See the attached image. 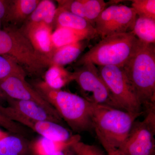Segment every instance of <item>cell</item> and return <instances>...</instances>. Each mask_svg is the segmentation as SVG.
<instances>
[{
  "mask_svg": "<svg viewBox=\"0 0 155 155\" xmlns=\"http://www.w3.org/2000/svg\"><path fill=\"white\" fill-rule=\"evenodd\" d=\"M142 43L132 31L107 36L81 56L75 65L78 67L92 63L98 67L122 68Z\"/></svg>",
  "mask_w": 155,
  "mask_h": 155,
  "instance_id": "obj_3",
  "label": "cell"
},
{
  "mask_svg": "<svg viewBox=\"0 0 155 155\" xmlns=\"http://www.w3.org/2000/svg\"><path fill=\"white\" fill-rule=\"evenodd\" d=\"M71 148L75 155H105L100 148L96 145L87 144L79 140L72 145Z\"/></svg>",
  "mask_w": 155,
  "mask_h": 155,
  "instance_id": "obj_24",
  "label": "cell"
},
{
  "mask_svg": "<svg viewBox=\"0 0 155 155\" xmlns=\"http://www.w3.org/2000/svg\"><path fill=\"white\" fill-rule=\"evenodd\" d=\"M132 31L142 42L155 45V19L137 17Z\"/></svg>",
  "mask_w": 155,
  "mask_h": 155,
  "instance_id": "obj_22",
  "label": "cell"
},
{
  "mask_svg": "<svg viewBox=\"0 0 155 155\" xmlns=\"http://www.w3.org/2000/svg\"><path fill=\"white\" fill-rule=\"evenodd\" d=\"M131 8L137 17L155 19V0H133Z\"/></svg>",
  "mask_w": 155,
  "mask_h": 155,
  "instance_id": "obj_23",
  "label": "cell"
},
{
  "mask_svg": "<svg viewBox=\"0 0 155 155\" xmlns=\"http://www.w3.org/2000/svg\"><path fill=\"white\" fill-rule=\"evenodd\" d=\"M7 99V97L6 96L5 94L4 93V92L2 91L1 89L0 88V101H4V100L6 101Z\"/></svg>",
  "mask_w": 155,
  "mask_h": 155,
  "instance_id": "obj_30",
  "label": "cell"
},
{
  "mask_svg": "<svg viewBox=\"0 0 155 155\" xmlns=\"http://www.w3.org/2000/svg\"><path fill=\"white\" fill-rule=\"evenodd\" d=\"M92 39L91 37L86 34L62 27L56 28L51 35L54 50L82 41H90Z\"/></svg>",
  "mask_w": 155,
  "mask_h": 155,
  "instance_id": "obj_21",
  "label": "cell"
},
{
  "mask_svg": "<svg viewBox=\"0 0 155 155\" xmlns=\"http://www.w3.org/2000/svg\"><path fill=\"white\" fill-rule=\"evenodd\" d=\"M122 69L142 107H155V45L142 43Z\"/></svg>",
  "mask_w": 155,
  "mask_h": 155,
  "instance_id": "obj_2",
  "label": "cell"
},
{
  "mask_svg": "<svg viewBox=\"0 0 155 155\" xmlns=\"http://www.w3.org/2000/svg\"><path fill=\"white\" fill-rule=\"evenodd\" d=\"M0 88L7 97L36 103L53 116L62 120L52 106L26 81L25 76L14 75L0 79Z\"/></svg>",
  "mask_w": 155,
  "mask_h": 155,
  "instance_id": "obj_10",
  "label": "cell"
},
{
  "mask_svg": "<svg viewBox=\"0 0 155 155\" xmlns=\"http://www.w3.org/2000/svg\"><path fill=\"white\" fill-rule=\"evenodd\" d=\"M97 138L108 155H124L119 149L110 145L102 139Z\"/></svg>",
  "mask_w": 155,
  "mask_h": 155,
  "instance_id": "obj_27",
  "label": "cell"
},
{
  "mask_svg": "<svg viewBox=\"0 0 155 155\" xmlns=\"http://www.w3.org/2000/svg\"><path fill=\"white\" fill-rule=\"evenodd\" d=\"M32 86L52 106L72 131L78 133L94 130L93 103L75 94L53 89L43 81H35Z\"/></svg>",
  "mask_w": 155,
  "mask_h": 155,
  "instance_id": "obj_1",
  "label": "cell"
},
{
  "mask_svg": "<svg viewBox=\"0 0 155 155\" xmlns=\"http://www.w3.org/2000/svg\"><path fill=\"white\" fill-rule=\"evenodd\" d=\"M89 42V40H83L55 49L51 57L50 66L54 65L64 67L71 64L88 46Z\"/></svg>",
  "mask_w": 155,
  "mask_h": 155,
  "instance_id": "obj_15",
  "label": "cell"
},
{
  "mask_svg": "<svg viewBox=\"0 0 155 155\" xmlns=\"http://www.w3.org/2000/svg\"><path fill=\"white\" fill-rule=\"evenodd\" d=\"M9 2L0 0V20L5 21L8 11Z\"/></svg>",
  "mask_w": 155,
  "mask_h": 155,
  "instance_id": "obj_28",
  "label": "cell"
},
{
  "mask_svg": "<svg viewBox=\"0 0 155 155\" xmlns=\"http://www.w3.org/2000/svg\"><path fill=\"white\" fill-rule=\"evenodd\" d=\"M58 7L83 18L94 27L97 17L107 5L104 0H60Z\"/></svg>",
  "mask_w": 155,
  "mask_h": 155,
  "instance_id": "obj_12",
  "label": "cell"
},
{
  "mask_svg": "<svg viewBox=\"0 0 155 155\" xmlns=\"http://www.w3.org/2000/svg\"><path fill=\"white\" fill-rule=\"evenodd\" d=\"M137 16L131 7L123 5H112L97 17L94 28L102 39L118 34L130 32Z\"/></svg>",
  "mask_w": 155,
  "mask_h": 155,
  "instance_id": "obj_7",
  "label": "cell"
},
{
  "mask_svg": "<svg viewBox=\"0 0 155 155\" xmlns=\"http://www.w3.org/2000/svg\"><path fill=\"white\" fill-rule=\"evenodd\" d=\"M81 140L80 135L74 134L67 141H58L45 138L39 137L31 143L30 148L34 155H52L59 151L69 147L76 142Z\"/></svg>",
  "mask_w": 155,
  "mask_h": 155,
  "instance_id": "obj_16",
  "label": "cell"
},
{
  "mask_svg": "<svg viewBox=\"0 0 155 155\" xmlns=\"http://www.w3.org/2000/svg\"><path fill=\"white\" fill-rule=\"evenodd\" d=\"M73 81L72 72H69L64 67L52 65L49 67L45 73L44 81L50 88L61 90Z\"/></svg>",
  "mask_w": 155,
  "mask_h": 155,
  "instance_id": "obj_19",
  "label": "cell"
},
{
  "mask_svg": "<svg viewBox=\"0 0 155 155\" xmlns=\"http://www.w3.org/2000/svg\"><path fill=\"white\" fill-rule=\"evenodd\" d=\"M0 113L14 122L30 128L41 137L49 139L67 141L74 135L64 125L51 121L28 119L18 114L10 106L5 107L0 104Z\"/></svg>",
  "mask_w": 155,
  "mask_h": 155,
  "instance_id": "obj_9",
  "label": "cell"
},
{
  "mask_svg": "<svg viewBox=\"0 0 155 155\" xmlns=\"http://www.w3.org/2000/svg\"><path fill=\"white\" fill-rule=\"evenodd\" d=\"M54 26L56 28H66L86 34L92 38L98 36L94 27L88 21L59 7L56 11Z\"/></svg>",
  "mask_w": 155,
  "mask_h": 155,
  "instance_id": "obj_14",
  "label": "cell"
},
{
  "mask_svg": "<svg viewBox=\"0 0 155 155\" xmlns=\"http://www.w3.org/2000/svg\"><path fill=\"white\" fill-rule=\"evenodd\" d=\"M0 126L8 130L11 134L22 136L24 133V129L22 128L21 125L7 118L1 113Z\"/></svg>",
  "mask_w": 155,
  "mask_h": 155,
  "instance_id": "obj_26",
  "label": "cell"
},
{
  "mask_svg": "<svg viewBox=\"0 0 155 155\" xmlns=\"http://www.w3.org/2000/svg\"><path fill=\"white\" fill-rule=\"evenodd\" d=\"M100 75L118 109L130 113L143 114L142 107L122 67H98Z\"/></svg>",
  "mask_w": 155,
  "mask_h": 155,
  "instance_id": "obj_5",
  "label": "cell"
},
{
  "mask_svg": "<svg viewBox=\"0 0 155 155\" xmlns=\"http://www.w3.org/2000/svg\"><path fill=\"white\" fill-rule=\"evenodd\" d=\"M39 0L9 1L7 22H21L27 19L40 2Z\"/></svg>",
  "mask_w": 155,
  "mask_h": 155,
  "instance_id": "obj_18",
  "label": "cell"
},
{
  "mask_svg": "<svg viewBox=\"0 0 155 155\" xmlns=\"http://www.w3.org/2000/svg\"><path fill=\"white\" fill-rule=\"evenodd\" d=\"M19 67L14 61L6 56L0 55V79L17 74Z\"/></svg>",
  "mask_w": 155,
  "mask_h": 155,
  "instance_id": "obj_25",
  "label": "cell"
},
{
  "mask_svg": "<svg viewBox=\"0 0 155 155\" xmlns=\"http://www.w3.org/2000/svg\"><path fill=\"white\" fill-rule=\"evenodd\" d=\"M142 114L94 104L93 122L97 137L119 149L127 138L134 123Z\"/></svg>",
  "mask_w": 155,
  "mask_h": 155,
  "instance_id": "obj_4",
  "label": "cell"
},
{
  "mask_svg": "<svg viewBox=\"0 0 155 155\" xmlns=\"http://www.w3.org/2000/svg\"><path fill=\"white\" fill-rule=\"evenodd\" d=\"M9 106L22 116L36 121L55 122L64 125V121L58 119L36 103L29 101L12 99L7 98Z\"/></svg>",
  "mask_w": 155,
  "mask_h": 155,
  "instance_id": "obj_13",
  "label": "cell"
},
{
  "mask_svg": "<svg viewBox=\"0 0 155 155\" xmlns=\"http://www.w3.org/2000/svg\"><path fill=\"white\" fill-rule=\"evenodd\" d=\"M78 67L72 72L73 80L85 95L83 97L91 94L89 100L91 102L118 108L96 65L87 63Z\"/></svg>",
  "mask_w": 155,
  "mask_h": 155,
  "instance_id": "obj_8",
  "label": "cell"
},
{
  "mask_svg": "<svg viewBox=\"0 0 155 155\" xmlns=\"http://www.w3.org/2000/svg\"><path fill=\"white\" fill-rule=\"evenodd\" d=\"M28 148L22 136L7 133L0 138V155H25Z\"/></svg>",
  "mask_w": 155,
  "mask_h": 155,
  "instance_id": "obj_20",
  "label": "cell"
},
{
  "mask_svg": "<svg viewBox=\"0 0 155 155\" xmlns=\"http://www.w3.org/2000/svg\"><path fill=\"white\" fill-rule=\"evenodd\" d=\"M71 146L62 150L59 151L52 155H75L74 152L71 148Z\"/></svg>",
  "mask_w": 155,
  "mask_h": 155,
  "instance_id": "obj_29",
  "label": "cell"
},
{
  "mask_svg": "<svg viewBox=\"0 0 155 155\" xmlns=\"http://www.w3.org/2000/svg\"><path fill=\"white\" fill-rule=\"evenodd\" d=\"M53 28L44 23L25 25L22 32L30 41L37 54L50 66V61L54 51L51 41Z\"/></svg>",
  "mask_w": 155,
  "mask_h": 155,
  "instance_id": "obj_11",
  "label": "cell"
},
{
  "mask_svg": "<svg viewBox=\"0 0 155 155\" xmlns=\"http://www.w3.org/2000/svg\"><path fill=\"white\" fill-rule=\"evenodd\" d=\"M5 132H4V131H2L1 130H0V138H2V137H3V136H4L6 134Z\"/></svg>",
  "mask_w": 155,
  "mask_h": 155,
  "instance_id": "obj_31",
  "label": "cell"
},
{
  "mask_svg": "<svg viewBox=\"0 0 155 155\" xmlns=\"http://www.w3.org/2000/svg\"><path fill=\"white\" fill-rule=\"evenodd\" d=\"M57 8L55 4L53 1L50 0L40 1L27 19L25 25L44 23L53 28Z\"/></svg>",
  "mask_w": 155,
  "mask_h": 155,
  "instance_id": "obj_17",
  "label": "cell"
},
{
  "mask_svg": "<svg viewBox=\"0 0 155 155\" xmlns=\"http://www.w3.org/2000/svg\"><path fill=\"white\" fill-rule=\"evenodd\" d=\"M142 121H136L119 149L124 155H155V107L145 111Z\"/></svg>",
  "mask_w": 155,
  "mask_h": 155,
  "instance_id": "obj_6",
  "label": "cell"
}]
</instances>
